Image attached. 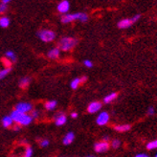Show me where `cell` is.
<instances>
[{
	"instance_id": "obj_30",
	"label": "cell",
	"mask_w": 157,
	"mask_h": 157,
	"mask_svg": "<svg viewBox=\"0 0 157 157\" xmlns=\"http://www.w3.org/2000/svg\"><path fill=\"white\" fill-rule=\"evenodd\" d=\"M141 17V15L140 14H136V15H134L132 18H130L131 19V21H132V23H135L136 21H138L139 20V18Z\"/></svg>"
},
{
	"instance_id": "obj_15",
	"label": "cell",
	"mask_w": 157,
	"mask_h": 157,
	"mask_svg": "<svg viewBox=\"0 0 157 157\" xmlns=\"http://www.w3.org/2000/svg\"><path fill=\"white\" fill-rule=\"evenodd\" d=\"M30 82H31V78H29V77H23V78H21V80L19 81V86L21 88H27L28 86H29V84H30Z\"/></svg>"
},
{
	"instance_id": "obj_4",
	"label": "cell",
	"mask_w": 157,
	"mask_h": 157,
	"mask_svg": "<svg viewBox=\"0 0 157 157\" xmlns=\"http://www.w3.org/2000/svg\"><path fill=\"white\" fill-rule=\"evenodd\" d=\"M37 36L43 42H52L56 39V34L50 29H42L38 31Z\"/></svg>"
},
{
	"instance_id": "obj_14",
	"label": "cell",
	"mask_w": 157,
	"mask_h": 157,
	"mask_svg": "<svg viewBox=\"0 0 157 157\" xmlns=\"http://www.w3.org/2000/svg\"><path fill=\"white\" fill-rule=\"evenodd\" d=\"M132 24L133 23H132L130 18H124V19H122L118 22V27H119L120 29H128Z\"/></svg>"
},
{
	"instance_id": "obj_5",
	"label": "cell",
	"mask_w": 157,
	"mask_h": 157,
	"mask_svg": "<svg viewBox=\"0 0 157 157\" xmlns=\"http://www.w3.org/2000/svg\"><path fill=\"white\" fill-rule=\"evenodd\" d=\"M14 110L24 114H29L33 110V105L31 103H28V101H20V103H18L15 105Z\"/></svg>"
},
{
	"instance_id": "obj_25",
	"label": "cell",
	"mask_w": 157,
	"mask_h": 157,
	"mask_svg": "<svg viewBox=\"0 0 157 157\" xmlns=\"http://www.w3.org/2000/svg\"><path fill=\"white\" fill-rule=\"evenodd\" d=\"M147 150H155V148H157V139L151 141V142H150V143H147Z\"/></svg>"
},
{
	"instance_id": "obj_28",
	"label": "cell",
	"mask_w": 157,
	"mask_h": 157,
	"mask_svg": "<svg viewBox=\"0 0 157 157\" xmlns=\"http://www.w3.org/2000/svg\"><path fill=\"white\" fill-rule=\"evenodd\" d=\"M111 146L113 148H118L120 146H121V141L120 140H118V139H115L113 140L112 142H111Z\"/></svg>"
},
{
	"instance_id": "obj_9",
	"label": "cell",
	"mask_w": 157,
	"mask_h": 157,
	"mask_svg": "<svg viewBox=\"0 0 157 157\" xmlns=\"http://www.w3.org/2000/svg\"><path fill=\"white\" fill-rule=\"evenodd\" d=\"M101 104L100 101H92V103L89 104V105L87 106V111L91 114L93 113H97L99 110H101Z\"/></svg>"
},
{
	"instance_id": "obj_3",
	"label": "cell",
	"mask_w": 157,
	"mask_h": 157,
	"mask_svg": "<svg viewBox=\"0 0 157 157\" xmlns=\"http://www.w3.org/2000/svg\"><path fill=\"white\" fill-rule=\"evenodd\" d=\"M88 19V15L84 13H67L64 14L61 18V22L67 24V23H71L73 21L78 20L81 22H86Z\"/></svg>"
},
{
	"instance_id": "obj_35",
	"label": "cell",
	"mask_w": 157,
	"mask_h": 157,
	"mask_svg": "<svg viewBox=\"0 0 157 157\" xmlns=\"http://www.w3.org/2000/svg\"><path fill=\"white\" fill-rule=\"evenodd\" d=\"M108 140H109V137H108V136H105V137H104V140H103V141H105V142H107Z\"/></svg>"
},
{
	"instance_id": "obj_16",
	"label": "cell",
	"mask_w": 157,
	"mask_h": 157,
	"mask_svg": "<svg viewBox=\"0 0 157 157\" xmlns=\"http://www.w3.org/2000/svg\"><path fill=\"white\" fill-rule=\"evenodd\" d=\"M57 101H46L45 105H44V107L46 110H48V111H52L54 110L55 108L57 107Z\"/></svg>"
},
{
	"instance_id": "obj_31",
	"label": "cell",
	"mask_w": 157,
	"mask_h": 157,
	"mask_svg": "<svg viewBox=\"0 0 157 157\" xmlns=\"http://www.w3.org/2000/svg\"><path fill=\"white\" fill-rule=\"evenodd\" d=\"M154 108L153 107H148V109H147V115H153L154 114Z\"/></svg>"
},
{
	"instance_id": "obj_34",
	"label": "cell",
	"mask_w": 157,
	"mask_h": 157,
	"mask_svg": "<svg viewBox=\"0 0 157 157\" xmlns=\"http://www.w3.org/2000/svg\"><path fill=\"white\" fill-rule=\"evenodd\" d=\"M77 117H78V113H76V112L71 113V118H74V119H75V118H77Z\"/></svg>"
},
{
	"instance_id": "obj_32",
	"label": "cell",
	"mask_w": 157,
	"mask_h": 157,
	"mask_svg": "<svg viewBox=\"0 0 157 157\" xmlns=\"http://www.w3.org/2000/svg\"><path fill=\"white\" fill-rule=\"evenodd\" d=\"M20 128H21V127H20V125H18V124L13 125V130H14V131H19Z\"/></svg>"
},
{
	"instance_id": "obj_22",
	"label": "cell",
	"mask_w": 157,
	"mask_h": 157,
	"mask_svg": "<svg viewBox=\"0 0 157 157\" xmlns=\"http://www.w3.org/2000/svg\"><path fill=\"white\" fill-rule=\"evenodd\" d=\"M10 3V0H2L0 2V13H4L8 9V4Z\"/></svg>"
},
{
	"instance_id": "obj_29",
	"label": "cell",
	"mask_w": 157,
	"mask_h": 157,
	"mask_svg": "<svg viewBox=\"0 0 157 157\" xmlns=\"http://www.w3.org/2000/svg\"><path fill=\"white\" fill-rule=\"evenodd\" d=\"M83 65H84L85 67H87V68H91V67H93L92 61H91V60H89V59H85V60H83Z\"/></svg>"
},
{
	"instance_id": "obj_17",
	"label": "cell",
	"mask_w": 157,
	"mask_h": 157,
	"mask_svg": "<svg viewBox=\"0 0 157 157\" xmlns=\"http://www.w3.org/2000/svg\"><path fill=\"white\" fill-rule=\"evenodd\" d=\"M5 59H8L10 62H12V63L17 61V56H15V54L13 51H7L5 54Z\"/></svg>"
},
{
	"instance_id": "obj_23",
	"label": "cell",
	"mask_w": 157,
	"mask_h": 157,
	"mask_svg": "<svg viewBox=\"0 0 157 157\" xmlns=\"http://www.w3.org/2000/svg\"><path fill=\"white\" fill-rule=\"evenodd\" d=\"M33 153H34V151H33L32 147L27 146L25 147V150H24V152H23L22 157H32L33 156Z\"/></svg>"
},
{
	"instance_id": "obj_33",
	"label": "cell",
	"mask_w": 157,
	"mask_h": 157,
	"mask_svg": "<svg viewBox=\"0 0 157 157\" xmlns=\"http://www.w3.org/2000/svg\"><path fill=\"white\" fill-rule=\"evenodd\" d=\"M135 157H150V156L147 155V154H145V153H140V154H137Z\"/></svg>"
},
{
	"instance_id": "obj_21",
	"label": "cell",
	"mask_w": 157,
	"mask_h": 157,
	"mask_svg": "<svg viewBox=\"0 0 157 157\" xmlns=\"http://www.w3.org/2000/svg\"><path fill=\"white\" fill-rule=\"evenodd\" d=\"M116 98H117V93H110L104 98V101H105V104H109V103H111V101H113Z\"/></svg>"
},
{
	"instance_id": "obj_10",
	"label": "cell",
	"mask_w": 157,
	"mask_h": 157,
	"mask_svg": "<svg viewBox=\"0 0 157 157\" xmlns=\"http://www.w3.org/2000/svg\"><path fill=\"white\" fill-rule=\"evenodd\" d=\"M54 121H55V124H56L58 127H60V125H63L66 124L67 117L63 113H58L56 116H55Z\"/></svg>"
},
{
	"instance_id": "obj_11",
	"label": "cell",
	"mask_w": 157,
	"mask_h": 157,
	"mask_svg": "<svg viewBox=\"0 0 157 157\" xmlns=\"http://www.w3.org/2000/svg\"><path fill=\"white\" fill-rule=\"evenodd\" d=\"M59 56H60V50L59 49V47L52 48L48 51V53H47V57H48L50 59H57L59 58Z\"/></svg>"
},
{
	"instance_id": "obj_8",
	"label": "cell",
	"mask_w": 157,
	"mask_h": 157,
	"mask_svg": "<svg viewBox=\"0 0 157 157\" xmlns=\"http://www.w3.org/2000/svg\"><path fill=\"white\" fill-rule=\"evenodd\" d=\"M109 118H110L109 117V114L105 111H103L98 115L96 119V123L98 125H105L109 122Z\"/></svg>"
},
{
	"instance_id": "obj_1",
	"label": "cell",
	"mask_w": 157,
	"mask_h": 157,
	"mask_svg": "<svg viewBox=\"0 0 157 157\" xmlns=\"http://www.w3.org/2000/svg\"><path fill=\"white\" fill-rule=\"evenodd\" d=\"M10 116L13 123L20 125V127H26V125H29L33 122V118L31 117L30 114H24L17 110H13Z\"/></svg>"
},
{
	"instance_id": "obj_13",
	"label": "cell",
	"mask_w": 157,
	"mask_h": 157,
	"mask_svg": "<svg viewBox=\"0 0 157 157\" xmlns=\"http://www.w3.org/2000/svg\"><path fill=\"white\" fill-rule=\"evenodd\" d=\"M1 123H2V125L5 128H12L13 125V119L11 118V116H9V115H7V116H4L3 118H2V121H1Z\"/></svg>"
},
{
	"instance_id": "obj_6",
	"label": "cell",
	"mask_w": 157,
	"mask_h": 157,
	"mask_svg": "<svg viewBox=\"0 0 157 157\" xmlns=\"http://www.w3.org/2000/svg\"><path fill=\"white\" fill-rule=\"evenodd\" d=\"M108 148H109V144L108 142H105V141H101V142H98L94 145V150L98 153L105 152L106 151H108Z\"/></svg>"
},
{
	"instance_id": "obj_18",
	"label": "cell",
	"mask_w": 157,
	"mask_h": 157,
	"mask_svg": "<svg viewBox=\"0 0 157 157\" xmlns=\"http://www.w3.org/2000/svg\"><path fill=\"white\" fill-rule=\"evenodd\" d=\"M11 20L8 17H0V27L1 28H7L8 26L10 25Z\"/></svg>"
},
{
	"instance_id": "obj_19",
	"label": "cell",
	"mask_w": 157,
	"mask_h": 157,
	"mask_svg": "<svg viewBox=\"0 0 157 157\" xmlns=\"http://www.w3.org/2000/svg\"><path fill=\"white\" fill-rule=\"evenodd\" d=\"M114 129L119 132H125L130 129V125L129 124H117L114 127Z\"/></svg>"
},
{
	"instance_id": "obj_24",
	"label": "cell",
	"mask_w": 157,
	"mask_h": 157,
	"mask_svg": "<svg viewBox=\"0 0 157 157\" xmlns=\"http://www.w3.org/2000/svg\"><path fill=\"white\" fill-rule=\"evenodd\" d=\"M11 70H12V67H5L3 69H0V80L4 78L8 74L11 72Z\"/></svg>"
},
{
	"instance_id": "obj_27",
	"label": "cell",
	"mask_w": 157,
	"mask_h": 157,
	"mask_svg": "<svg viewBox=\"0 0 157 157\" xmlns=\"http://www.w3.org/2000/svg\"><path fill=\"white\" fill-rule=\"evenodd\" d=\"M49 144H50L49 140H47V139H41L40 141H39V145H40L41 147H48Z\"/></svg>"
},
{
	"instance_id": "obj_7",
	"label": "cell",
	"mask_w": 157,
	"mask_h": 157,
	"mask_svg": "<svg viewBox=\"0 0 157 157\" xmlns=\"http://www.w3.org/2000/svg\"><path fill=\"white\" fill-rule=\"evenodd\" d=\"M57 10L59 13H60L62 14H67L70 10V3L67 1V0H62V1H60L58 4Z\"/></svg>"
},
{
	"instance_id": "obj_36",
	"label": "cell",
	"mask_w": 157,
	"mask_h": 157,
	"mask_svg": "<svg viewBox=\"0 0 157 157\" xmlns=\"http://www.w3.org/2000/svg\"><path fill=\"white\" fill-rule=\"evenodd\" d=\"M86 157H96V156H93V155H88V156H86Z\"/></svg>"
},
{
	"instance_id": "obj_20",
	"label": "cell",
	"mask_w": 157,
	"mask_h": 157,
	"mask_svg": "<svg viewBox=\"0 0 157 157\" xmlns=\"http://www.w3.org/2000/svg\"><path fill=\"white\" fill-rule=\"evenodd\" d=\"M82 83V82L81 78H75L74 80H72V82H70V86H71L72 89H77Z\"/></svg>"
},
{
	"instance_id": "obj_2",
	"label": "cell",
	"mask_w": 157,
	"mask_h": 157,
	"mask_svg": "<svg viewBox=\"0 0 157 157\" xmlns=\"http://www.w3.org/2000/svg\"><path fill=\"white\" fill-rule=\"evenodd\" d=\"M78 41L77 39L71 36H64L59 39V49L63 52L71 51L73 48H75Z\"/></svg>"
},
{
	"instance_id": "obj_37",
	"label": "cell",
	"mask_w": 157,
	"mask_h": 157,
	"mask_svg": "<svg viewBox=\"0 0 157 157\" xmlns=\"http://www.w3.org/2000/svg\"><path fill=\"white\" fill-rule=\"evenodd\" d=\"M155 157H157V154H156V155H155Z\"/></svg>"
},
{
	"instance_id": "obj_26",
	"label": "cell",
	"mask_w": 157,
	"mask_h": 157,
	"mask_svg": "<svg viewBox=\"0 0 157 157\" xmlns=\"http://www.w3.org/2000/svg\"><path fill=\"white\" fill-rule=\"evenodd\" d=\"M31 117L33 118V120H35V119H38L39 118V116H40V112H39L38 110H36V109H33L32 110V112H31Z\"/></svg>"
},
{
	"instance_id": "obj_12",
	"label": "cell",
	"mask_w": 157,
	"mask_h": 157,
	"mask_svg": "<svg viewBox=\"0 0 157 157\" xmlns=\"http://www.w3.org/2000/svg\"><path fill=\"white\" fill-rule=\"evenodd\" d=\"M75 139V134L73 132H68L65 134V136L63 137V139H62V143H63V145L65 146H68L70 144H72L73 143V141Z\"/></svg>"
}]
</instances>
